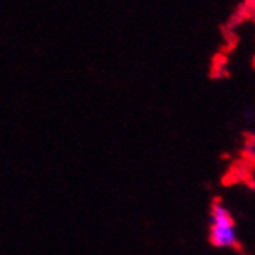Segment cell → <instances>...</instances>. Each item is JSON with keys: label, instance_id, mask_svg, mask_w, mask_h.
<instances>
[{"label": "cell", "instance_id": "7a4b0ae2", "mask_svg": "<svg viewBox=\"0 0 255 255\" xmlns=\"http://www.w3.org/2000/svg\"><path fill=\"white\" fill-rule=\"evenodd\" d=\"M251 184H252V187L255 189V169H254V172H252V175H251Z\"/></svg>", "mask_w": 255, "mask_h": 255}, {"label": "cell", "instance_id": "6da1fadb", "mask_svg": "<svg viewBox=\"0 0 255 255\" xmlns=\"http://www.w3.org/2000/svg\"><path fill=\"white\" fill-rule=\"evenodd\" d=\"M209 240L215 248L220 249H234L238 246V235L235 231L234 218L223 201H215L211 207Z\"/></svg>", "mask_w": 255, "mask_h": 255}, {"label": "cell", "instance_id": "3957f363", "mask_svg": "<svg viewBox=\"0 0 255 255\" xmlns=\"http://www.w3.org/2000/svg\"><path fill=\"white\" fill-rule=\"evenodd\" d=\"M251 2H252V3H254V5H255V0H251Z\"/></svg>", "mask_w": 255, "mask_h": 255}]
</instances>
